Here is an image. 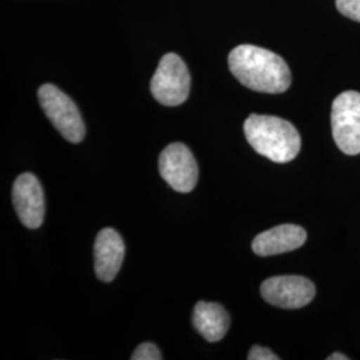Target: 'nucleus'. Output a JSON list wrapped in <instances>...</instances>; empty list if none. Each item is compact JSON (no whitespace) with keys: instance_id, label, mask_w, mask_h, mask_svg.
<instances>
[{"instance_id":"7ed1b4c3","label":"nucleus","mask_w":360,"mask_h":360,"mask_svg":"<svg viewBox=\"0 0 360 360\" xmlns=\"http://www.w3.org/2000/svg\"><path fill=\"white\" fill-rule=\"evenodd\" d=\"M38 98L44 114L65 141L80 143L84 139L86 126L70 96L53 84H43L39 89Z\"/></svg>"},{"instance_id":"f257e3e1","label":"nucleus","mask_w":360,"mask_h":360,"mask_svg":"<svg viewBox=\"0 0 360 360\" xmlns=\"http://www.w3.org/2000/svg\"><path fill=\"white\" fill-rule=\"evenodd\" d=\"M232 75L250 90L282 94L291 86V71L283 59L266 49L242 44L229 55Z\"/></svg>"},{"instance_id":"39448f33","label":"nucleus","mask_w":360,"mask_h":360,"mask_svg":"<svg viewBox=\"0 0 360 360\" xmlns=\"http://www.w3.org/2000/svg\"><path fill=\"white\" fill-rule=\"evenodd\" d=\"M331 127L335 143L342 153L360 154V92L346 91L335 98Z\"/></svg>"},{"instance_id":"f03ea898","label":"nucleus","mask_w":360,"mask_h":360,"mask_svg":"<svg viewBox=\"0 0 360 360\" xmlns=\"http://www.w3.org/2000/svg\"><path fill=\"white\" fill-rule=\"evenodd\" d=\"M243 129L247 142L257 154L275 163H288L300 151L302 139L297 129L282 117L252 114L247 117Z\"/></svg>"},{"instance_id":"4468645a","label":"nucleus","mask_w":360,"mask_h":360,"mask_svg":"<svg viewBox=\"0 0 360 360\" xmlns=\"http://www.w3.org/2000/svg\"><path fill=\"white\" fill-rule=\"evenodd\" d=\"M248 360H278L279 358L269 349L262 346H254L248 352Z\"/></svg>"},{"instance_id":"6e6552de","label":"nucleus","mask_w":360,"mask_h":360,"mask_svg":"<svg viewBox=\"0 0 360 360\" xmlns=\"http://www.w3.org/2000/svg\"><path fill=\"white\" fill-rule=\"evenodd\" d=\"M13 208L27 229L35 230L43 224L46 214L44 193L38 178L30 172L18 176L13 187Z\"/></svg>"},{"instance_id":"423d86ee","label":"nucleus","mask_w":360,"mask_h":360,"mask_svg":"<svg viewBox=\"0 0 360 360\" xmlns=\"http://www.w3.org/2000/svg\"><path fill=\"white\" fill-rule=\"evenodd\" d=\"M260 294L267 303L275 307L296 309H302L312 302L316 288L307 278L283 275L264 281L260 285Z\"/></svg>"},{"instance_id":"f8f14e48","label":"nucleus","mask_w":360,"mask_h":360,"mask_svg":"<svg viewBox=\"0 0 360 360\" xmlns=\"http://www.w3.org/2000/svg\"><path fill=\"white\" fill-rule=\"evenodd\" d=\"M338 11L348 19L360 22V0H336Z\"/></svg>"},{"instance_id":"ddd939ff","label":"nucleus","mask_w":360,"mask_h":360,"mask_svg":"<svg viewBox=\"0 0 360 360\" xmlns=\"http://www.w3.org/2000/svg\"><path fill=\"white\" fill-rule=\"evenodd\" d=\"M162 358L160 349L153 343H142L131 356L132 360H160Z\"/></svg>"},{"instance_id":"1a4fd4ad","label":"nucleus","mask_w":360,"mask_h":360,"mask_svg":"<svg viewBox=\"0 0 360 360\" xmlns=\"http://www.w3.org/2000/svg\"><path fill=\"white\" fill-rule=\"evenodd\" d=\"M124 243L114 229H103L98 233L94 245L95 272L99 281L112 282L124 259Z\"/></svg>"},{"instance_id":"20e7f679","label":"nucleus","mask_w":360,"mask_h":360,"mask_svg":"<svg viewBox=\"0 0 360 360\" xmlns=\"http://www.w3.org/2000/svg\"><path fill=\"white\" fill-rule=\"evenodd\" d=\"M191 77L187 65L176 53H166L151 80V92L163 105L184 103L190 94Z\"/></svg>"},{"instance_id":"9d476101","label":"nucleus","mask_w":360,"mask_h":360,"mask_svg":"<svg viewBox=\"0 0 360 360\" xmlns=\"http://www.w3.org/2000/svg\"><path fill=\"white\" fill-rule=\"evenodd\" d=\"M307 240V232L296 224H281L259 233L252 250L259 257H272L300 248Z\"/></svg>"},{"instance_id":"2eb2a0df","label":"nucleus","mask_w":360,"mask_h":360,"mask_svg":"<svg viewBox=\"0 0 360 360\" xmlns=\"http://www.w3.org/2000/svg\"><path fill=\"white\" fill-rule=\"evenodd\" d=\"M349 358L346 356V355H343V354H338V352H335L331 356H328V360H348Z\"/></svg>"},{"instance_id":"9b49d317","label":"nucleus","mask_w":360,"mask_h":360,"mask_svg":"<svg viewBox=\"0 0 360 360\" xmlns=\"http://www.w3.org/2000/svg\"><path fill=\"white\" fill-rule=\"evenodd\" d=\"M193 322L195 330L207 342L214 343L221 340L227 334L230 328V315L218 303L198 302L193 309Z\"/></svg>"},{"instance_id":"0eeeda50","label":"nucleus","mask_w":360,"mask_h":360,"mask_svg":"<svg viewBox=\"0 0 360 360\" xmlns=\"http://www.w3.org/2000/svg\"><path fill=\"white\" fill-rule=\"evenodd\" d=\"M162 178L178 193H191L199 178V168L190 148L181 143L167 146L159 156Z\"/></svg>"}]
</instances>
